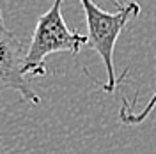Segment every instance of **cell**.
I'll list each match as a JSON object with an SVG mask.
<instances>
[{"label": "cell", "mask_w": 156, "mask_h": 154, "mask_svg": "<svg viewBox=\"0 0 156 154\" xmlns=\"http://www.w3.org/2000/svg\"><path fill=\"white\" fill-rule=\"evenodd\" d=\"M89 43L87 36L80 32H71L62 16V0H53L46 12L37 18L34 36L29 43L23 73L25 76H44V60L51 53L71 51L78 55L80 50Z\"/></svg>", "instance_id": "7a4b0ae2"}, {"label": "cell", "mask_w": 156, "mask_h": 154, "mask_svg": "<svg viewBox=\"0 0 156 154\" xmlns=\"http://www.w3.org/2000/svg\"><path fill=\"white\" fill-rule=\"evenodd\" d=\"M83 12H85V19H87V39L92 48L98 51V55L103 58V64L107 69V83H103L101 89L112 94L115 92L117 85L128 76V69L122 71L121 76L115 75L114 69V48L121 32L124 30L129 19L136 18L140 14V4L138 2H121L117 0L114 12H107V11L99 9L92 0H80Z\"/></svg>", "instance_id": "6da1fadb"}, {"label": "cell", "mask_w": 156, "mask_h": 154, "mask_svg": "<svg viewBox=\"0 0 156 154\" xmlns=\"http://www.w3.org/2000/svg\"><path fill=\"white\" fill-rule=\"evenodd\" d=\"M27 48V41L18 37L5 27L0 11V92L11 89L18 92L27 103L39 105L41 97L32 89L23 73Z\"/></svg>", "instance_id": "3957f363"}, {"label": "cell", "mask_w": 156, "mask_h": 154, "mask_svg": "<svg viewBox=\"0 0 156 154\" xmlns=\"http://www.w3.org/2000/svg\"><path fill=\"white\" fill-rule=\"evenodd\" d=\"M154 106H156V90H154V94L151 96V99L146 103V106L142 108V112H138V114H133V106L128 105L126 101H122V106L119 110V119L128 126L140 124V122H144L147 117L151 115V112L154 110Z\"/></svg>", "instance_id": "277c9868"}]
</instances>
